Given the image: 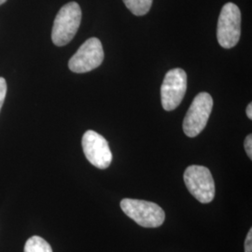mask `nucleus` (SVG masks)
<instances>
[{"instance_id": "nucleus-2", "label": "nucleus", "mask_w": 252, "mask_h": 252, "mask_svg": "<svg viewBox=\"0 0 252 252\" xmlns=\"http://www.w3.org/2000/svg\"><path fill=\"white\" fill-rule=\"evenodd\" d=\"M121 208L126 216L145 228H157L162 225L165 219V213L162 207L149 201L123 199Z\"/></svg>"}, {"instance_id": "nucleus-13", "label": "nucleus", "mask_w": 252, "mask_h": 252, "mask_svg": "<svg viewBox=\"0 0 252 252\" xmlns=\"http://www.w3.org/2000/svg\"><path fill=\"white\" fill-rule=\"evenodd\" d=\"M245 252H252V229L251 228L245 241Z\"/></svg>"}, {"instance_id": "nucleus-4", "label": "nucleus", "mask_w": 252, "mask_h": 252, "mask_svg": "<svg viewBox=\"0 0 252 252\" xmlns=\"http://www.w3.org/2000/svg\"><path fill=\"white\" fill-rule=\"evenodd\" d=\"M184 182L191 195L200 203L207 204L215 197V182L206 166L190 165L184 172Z\"/></svg>"}, {"instance_id": "nucleus-7", "label": "nucleus", "mask_w": 252, "mask_h": 252, "mask_svg": "<svg viewBox=\"0 0 252 252\" xmlns=\"http://www.w3.org/2000/svg\"><path fill=\"white\" fill-rule=\"evenodd\" d=\"M104 60L103 46L98 38L87 39L68 62L69 69L74 73H86L98 67Z\"/></svg>"}, {"instance_id": "nucleus-5", "label": "nucleus", "mask_w": 252, "mask_h": 252, "mask_svg": "<svg viewBox=\"0 0 252 252\" xmlns=\"http://www.w3.org/2000/svg\"><path fill=\"white\" fill-rule=\"evenodd\" d=\"M213 108L211 95L202 92L192 101L183 121V131L189 137H195L207 126Z\"/></svg>"}, {"instance_id": "nucleus-10", "label": "nucleus", "mask_w": 252, "mask_h": 252, "mask_svg": "<svg viewBox=\"0 0 252 252\" xmlns=\"http://www.w3.org/2000/svg\"><path fill=\"white\" fill-rule=\"evenodd\" d=\"M25 252H53V250L45 239L35 235L27 240Z\"/></svg>"}, {"instance_id": "nucleus-6", "label": "nucleus", "mask_w": 252, "mask_h": 252, "mask_svg": "<svg viewBox=\"0 0 252 252\" xmlns=\"http://www.w3.org/2000/svg\"><path fill=\"white\" fill-rule=\"evenodd\" d=\"M187 91V74L181 68H174L166 73L162 87L161 100L164 110L178 108Z\"/></svg>"}, {"instance_id": "nucleus-12", "label": "nucleus", "mask_w": 252, "mask_h": 252, "mask_svg": "<svg viewBox=\"0 0 252 252\" xmlns=\"http://www.w3.org/2000/svg\"><path fill=\"white\" fill-rule=\"evenodd\" d=\"M244 146H245V150H246V153L248 154V156L250 157V159L252 160V134L251 135H248L247 137H246V139H245V143H244Z\"/></svg>"}, {"instance_id": "nucleus-1", "label": "nucleus", "mask_w": 252, "mask_h": 252, "mask_svg": "<svg viewBox=\"0 0 252 252\" xmlns=\"http://www.w3.org/2000/svg\"><path fill=\"white\" fill-rule=\"evenodd\" d=\"M81 9L77 2H69L63 6L54 19L52 39L56 46L66 45L77 34L81 26Z\"/></svg>"}, {"instance_id": "nucleus-3", "label": "nucleus", "mask_w": 252, "mask_h": 252, "mask_svg": "<svg viewBox=\"0 0 252 252\" xmlns=\"http://www.w3.org/2000/svg\"><path fill=\"white\" fill-rule=\"evenodd\" d=\"M241 36V11L234 3H226L222 7L217 28V38L224 49L236 45Z\"/></svg>"}, {"instance_id": "nucleus-14", "label": "nucleus", "mask_w": 252, "mask_h": 252, "mask_svg": "<svg viewBox=\"0 0 252 252\" xmlns=\"http://www.w3.org/2000/svg\"><path fill=\"white\" fill-rule=\"evenodd\" d=\"M246 112H247V116L249 117L250 120H252V103H250L249 104V106H248V108H247V110H246Z\"/></svg>"}, {"instance_id": "nucleus-11", "label": "nucleus", "mask_w": 252, "mask_h": 252, "mask_svg": "<svg viewBox=\"0 0 252 252\" xmlns=\"http://www.w3.org/2000/svg\"><path fill=\"white\" fill-rule=\"evenodd\" d=\"M6 94H7V82L4 78L0 77V110L3 106Z\"/></svg>"}, {"instance_id": "nucleus-9", "label": "nucleus", "mask_w": 252, "mask_h": 252, "mask_svg": "<svg viewBox=\"0 0 252 252\" xmlns=\"http://www.w3.org/2000/svg\"><path fill=\"white\" fill-rule=\"evenodd\" d=\"M126 8L136 16L147 14L153 5V0H124Z\"/></svg>"}, {"instance_id": "nucleus-15", "label": "nucleus", "mask_w": 252, "mask_h": 252, "mask_svg": "<svg viewBox=\"0 0 252 252\" xmlns=\"http://www.w3.org/2000/svg\"><path fill=\"white\" fill-rule=\"evenodd\" d=\"M6 1H7V0H0V6H1L2 4H4Z\"/></svg>"}, {"instance_id": "nucleus-8", "label": "nucleus", "mask_w": 252, "mask_h": 252, "mask_svg": "<svg viewBox=\"0 0 252 252\" xmlns=\"http://www.w3.org/2000/svg\"><path fill=\"white\" fill-rule=\"evenodd\" d=\"M82 150L87 160L99 169H106L112 162V153L103 135L88 130L82 136Z\"/></svg>"}]
</instances>
